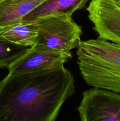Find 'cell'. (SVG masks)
<instances>
[{
	"mask_svg": "<svg viewBox=\"0 0 120 121\" xmlns=\"http://www.w3.org/2000/svg\"><path fill=\"white\" fill-rule=\"evenodd\" d=\"M74 83L64 65L9 73L0 81V121H55Z\"/></svg>",
	"mask_w": 120,
	"mask_h": 121,
	"instance_id": "cell-1",
	"label": "cell"
},
{
	"mask_svg": "<svg viewBox=\"0 0 120 121\" xmlns=\"http://www.w3.org/2000/svg\"><path fill=\"white\" fill-rule=\"evenodd\" d=\"M77 48L78 65L85 82L120 93V44L98 37L81 41Z\"/></svg>",
	"mask_w": 120,
	"mask_h": 121,
	"instance_id": "cell-2",
	"label": "cell"
},
{
	"mask_svg": "<svg viewBox=\"0 0 120 121\" xmlns=\"http://www.w3.org/2000/svg\"><path fill=\"white\" fill-rule=\"evenodd\" d=\"M38 31L36 43L63 52L78 46L82 34L81 26L65 13L51 14L34 21Z\"/></svg>",
	"mask_w": 120,
	"mask_h": 121,
	"instance_id": "cell-3",
	"label": "cell"
},
{
	"mask_svg": "<svg viewBox=\"0 0 120 121\" xmlns=\"http://www.w3.org/2000/svg\"><path fill=\"white\" fill-rule=\"evenodd\" d=\"M77 110L81 121H120V93L95 87L87 90Z\"/></svg>",
	"mask_w": 120,
	"mask_h": 121,
	"instance_id": "cell-4",
	"label": "cell"
},
{
	"mask_svg": "<svg viewBox=\"0 0 120 121\" xmlns=\"http://www.w3.org/2000/svg\"><path fill=\"white\" fill-rule=\"evenodd\" d=\"M87 10L98 37L120 44V6L113 0H91Z\"/></svg>",
	"mask_w": 120,
	"mask_h": 121,
	"instance_id": "cell-5",
	"label": "cell"
},
{
	"mask_svg": "<svg viewBox=\"0 0 120 121\" xmlns=\"http://www.w3.org/2000/svg\"><path fill=\"white\" fill-rule=\"evenodd\" d=\"M72 57L71 52H63L36 43L8 67L9 73L40 70L64 65Z\"/></svg>",
	"mask_w": 120,
	"mask_h": 121,
	"instance_id": "cell-6",
	"label": "cell"
},
{
	"mask_svg": "<svg viewBox=\"0 0 120 121\" xmlns=\"http://www.w3.org/2000/svg\"><path fill=\"white\" fill-rule=\"evenodd\" d=\"M46 0H4L0 2V28L22 21Z\"/></svg>",
	"mask_w": 120,
	"mask_h": 121,
	"instance_id": "cell-7",
	"label": "cell"
},
{
	"mask_svg": "<svg viewBox=\"0 0 120 121\" xmlns=\"http://www.w3.org/2000/svg\"><path fill=\"white\" fill-rule=\"evenodd\" d=\"M91 0H46L26 15L22 21L34 22L38 18L51 14L65 13L72 15Z\"/></svg>",
	"mask_w": 120,
	"mask_h": 121,
	"instance_id": "cell-8",
	"label": "cell"
},
{
	"mask_svg": "<svg viewBox=\"0 0 120 121\" xmlns=\"http://www.w3.org/2000/svg\"><path fill=\"white\" fill-rule=\"evenodd\" d=\"M0 35L20 46L31 47L36 43L38 31L34 22H23L0 28Z\"/></svg>",
	"mask_w": 120,
	"mask_h": 121,
	"instance_id": "cell-9",
	"label": "cell"
},
{
	"mask_svg": "<svg viewBox=\"0 0 120 121\" xmlns=\"http://www.w3.org/2000/svg\"><path fill=\"white\" fill-rule=\"evenodd\" d=\"M28 48L13 43L0 35V68L8 69Z\"/></svg>",
	"mask_w": 120,
	"mask_h": 121,
	"instance_id": "cell-10",
	"label": "cell"
},
{
	"mask_svg": "<svg viewBox=\"0 0 120 121\" xmlns=\"http://www.w3.org/2000/svg\"><path fill=\"white\" fill-rule=\"evenodd\" d=\"M113 1H114L115 3L117 4L118 5L120 6V0H113Z\"/></svg>",
	"mask_w": 120,
	"mask_h": 121,
	"instance_id": "cell-11",
	"label": "cell"
},
{
	"mask_svg": "<svg viewBox=\"0 0 120 121\" xmlns=\"http://www.w3.org/2000/svg\"><path fill=\"white\" fill-rule=\"evenodd\" d=\"M4 1V0H0V2H2V1Z\"/></svg>",
	"mask_w": 120,
	"mask_h": 121,
	"instance_id": "cell-12",
	"label": "cell"
}]
</instances>
